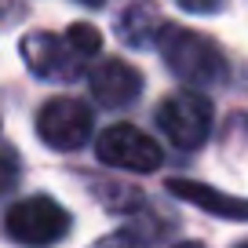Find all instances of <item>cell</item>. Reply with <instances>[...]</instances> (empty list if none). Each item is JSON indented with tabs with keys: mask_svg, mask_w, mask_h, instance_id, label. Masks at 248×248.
<instances>
[{
	"mask_svg": "<svg viewBox=\"0 0 248 248\" xmlns=\"http://www.w3.org/2000/svg\"><path fill=\"white\" fill-rule=\"evenodd\" d=\"M168 190L175 197H183V201H190V204H197V208L219 216V219H237V223H248V201H241V197L219 194V190H212V186L190 183V179H171Z\"/></svg>",
	"mask_w": 248,
	"mask_h": 248,
	"instance_id": "8",
	"label": "cell"
},
{
	"mask_svg": "<svg viewBox=\"0 0 248 248\" xmlns=\"http://www.w3.org/2000/svg\"><path fill=\"white\" fill-rule=\"evenodd\" d=\"M95 157L109 168L121 171H135V175H146L157 171L164 164V150L150 139L146 132L132 128V124H113L95 139Z\"/></svg>",
	"mask_w": 248,
	"mask_h": 248,
	"instance_id": "4",
	"label": "cell"
},
{
	"mask_svg": "<svg viewBox=\"0 0 248 248\" xmlns=\"http://www.w3.org/2000/svg\"><path fill=\"white\" fill-rule=\"evenodd\" d=\"M183 11H194V15H216L223 8V0H175Z\"/></svg>",
	"mask_w": 248,
	"mask_h": 248,
	"instance_id": "12",
	"label": "cell"
},
{
	"mask_svg": "<svg viewBox=\"0 0 248 248\" xmlns=\"http://www.w3.org/2000/svg\"><path fill=\"white\" fill-rule=\"evenodd\" d=\"M157 51H161L164 66L190 88H212L219 80H226V59L219 51V44L201 37V33H194V30L161 26Z\"/></svg>",
	"mask_w": 248,
	"mask_h": 248,
	"instance_id": "1",
	"label": "cell"
},
{
	"mask_svg": "<svg viewBox=\"0 0 248 248\" xmlns=\"http://www.w3.org/2000/svg\"><path fill=\"white\" fill-rule=\"evenodd\" d=\"M66 40L73 44V51L80 55V59H95V55L102 51V33L95 30V26H88V22H77V26H70L66 30Z\"/></svg>",
	"mask_w": 248,
	"mask_h": 248,
	"instance_id": "10",
	"label": "cell"
},
{
	"mask_svg": "<svg viewBox=\"0 0 248 248\" xmlns=\"http://www.w3.org/2000/svg\"><path fill=\"white\" fill-rule=\"evenodd\" d=\"M37 135L40 142H47L51 150H80L88 139H92V109L80 99H51L40 106L37 113Z\"/></svg>",
	"mask_w": 248,
	"mask_h": 248,
	"instance_id": "5",
	"label": "cell"
},
{
	"mask_svg": "<svg viewBox=\"0 0 248 248\" xmlns=\"http://www.w3.org/2000/svg\"><path fill=\"white\" fill-rule=\"evenodd\" d=\"M212 121H216V109H212L208 95L201 88H190V92H175L157 106V128L164 132V139L175 150H197L204 146L212 132Z\"/></svg>",
	"mask_w": 248,
	"mask_h": 248,
	"instance_id": "2",
	"label": "cell"
},
{
	"mask_svg": "<svg viewBox=\"0 0 248 248\" xmlns=\"http://www.w3.org/2000/svg\"><path fill=\"white\" fill-rule=\"evenodd\" d=\"M88 84H92V95L102 102V106H109V109L135 102V99H139V92H142L139 70L128 66V62H121V59L99 62V66L88 73Z\"/></svg>",
	"mask_w": 248,
	"mask_h": 248,
	"instance_id": "7",
	"label": "cell"
},
{
	"mask_svg": "<svg viewBox=\"0 0 248 248\" xmlns=\"http://www.w3.org/2000/svg\"><path fill=\"white\" fill-rule=\"evenodd\" d=\"M22 59L40 80H73L84 70V59L73 51V44L55 33H30L22 40Z\"/></svg>",
	"mask_w": 248,
	"mask_h": 248,
	"instance_id": "6",
	"label": "cell"
},
{
	"mask_svg": "<svg viewBox=\"0 0 248 248\" xmlns=\"http://www.w3.org/2000/svg\"><path fill=\"white\" fill-rule=\"evenodd\" d=\"M161 18L146 8V4H132V8L121 15V40L132 47H157L161 37Z\"/></svg>",
	"mask_w": 248,
	"mask_h": 248,
	"instance_id": "9",
	"label": "cell"
},
{
	"mask_svg": "<svg viewBox=\"0 0 248 248\" xmlns=\"http://www.w3.org/2000/svg\"><path fill=\"white\" fill-rule=\"evenodd\" d=\"M171 248H204V245H197V241H179V245H171Z\"/></svg>",
	"mask_w": 248,
	"mask_h": 248,
	"instance_id": "13",
	"label": "cell"
},
{
	"mask_svg": "<svg viewBox=\"0 0 248 248\" xmlns=\"http://www.w3.org/2000/svg\"><path fill=\"white\" fill-rule=\"evenodd\" d=\"M73 219L70 212L62 208L59 201L37 194V197H26V201L11 204L8 216H4V230L26 248H51L59 245L66 233H70Z\"/></svg>",
	"mask_w": 248,
	"mask_h": 248,
	"instance_id": "3",
	"label": "cell"
},
{
	"mask_svg": "<svg viewBox=\"0 0 248 248\" xmlns=\"http://www.w3.org/2000/svg\"><path fill=\"white\" fill-rule=\"evenodd\" d=\"M95 248H146V241L135 230H117V233H109L106 241H99Z\"/></svg>",
	"mask_w": 248,
	"mask_h": 248,
	"instance_id": "11",
	"label": "cell"
},
{
	"mask_svg": "<svg viewBox=\"0 0 248 248\" xmlns=\"http://www.w3.org/2000/svg\"><path fill=\"white\" fill-rule=\"evenodd\" d=\"M233 248H248V241H241V245H233Z\"/></svg>",
	"mask_w": 248,
	"mask_h": 248,
	"instance_id": "14",
	"label": "cell"
}]
</instances>
